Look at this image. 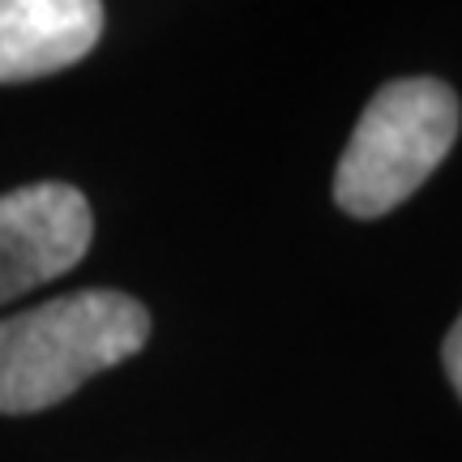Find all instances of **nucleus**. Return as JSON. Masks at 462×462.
<instances>
[{"mask_svg":"<svg viewBox=\"0 0 462 462\" xmlns=\"http://www.w3.org/2000/svg\"><path fill=\"white\" fill-rule=\"evenodd\" d=\"M150 338V313L125 291H73L0 321V415L48 411Z\"/></svg>","mask_w":462,"mask_h":462,"instance_id":"1","label":"nucleus"},{"mask_svg":"<svg viewBox=\"0 0 462 462\" xmlns=\"http://www.w3.org/2000/svg\"><path fill=\"white\" fill-rule=\"evenodd\" d=\"M458 137V95L437 78H398L364 107L334 171V201L351 218H381L441 167Z\"/></svg>","mask_w":462,"mask_h":462,"instance_id":"2","label":"nucleus"},{"mask_svg":"<svg viewBox=\"0 0 462 462\" xmlns=\"http://www.w3.org/2000/svg\"><path fill=\"white\" fill-rule=\"evenodd\" d=\"M95 236L90 201L65 180H39L0 198V304L69 274Z\"/></svg>","mask_w":462,"mask_h":462,"instance_id":"3","label":"nucleus"},{"mask_svg":"<svg viewBox=\"0 0 462 462\" xmlns=\"http://www.w3.org/2000/svg\"><path fill=\"white\" fill-rule=\"evenodd\" d=\"M103 34V0H0V82L78 65Z\"/></svg>","mask_w":462,"mask_h":462,"instance_id":"4","label":"nucleus"},{"mask_svg":"<svg viewBox=\"0 0 462 462\" xmlns=\"http://www.w3.org/2000/svg\"><path fill=\"white\" fill-rule=\"evenodd\" d=\"M441 364H446V377H449V385H454V394L462 398V313H458V321L449 326L446 343H441Z\"/></svg>","mask_w":462,"mask_h":462,"instance_id":"5","label":"nucleus"}]
</instances>
